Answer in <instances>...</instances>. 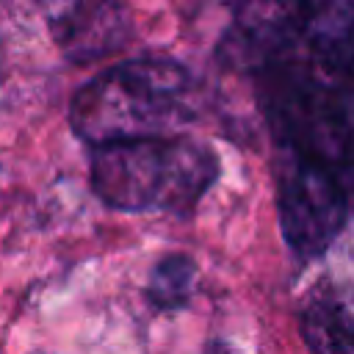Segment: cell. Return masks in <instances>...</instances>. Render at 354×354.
Segmentation results:
<instances>
[{
    "instance_id": "obj_3",
    "label": "cell",
    "mask_w": 354,
    "mask_h": 354,
    "mask_svg": "<svg viewBox=\"0 0 354 354\" xmlns=\"http://www.w3.org/2000/svg\"><path fill=\"white\" fill-rule=\"evenodd\" d=\"M218 177L216 152L191 136H155L94 147L91 188L116 210H191Z\"/></svg>"
},
{
    "instance_id": "obj_2",
    "label": "cell",
    "mask_w": 354,
    "mask_h": 354,
    "mask_svg": "<svg viewBox=\"0 0 354 354\" xmlns=\"http://www.w3.org/2000/svg\"><path fill=\"white\" fill-rule=\"evenodd\" d=\"M191 75L174 61H124L77 88L69 124L91 147L174 136L191 119Z\"/></svg>"
},
{
    "instance_id": "obj_9",
    "label": "cell",
    "mask_w": 354,
    "mask_h": 354,
    "mask_svg": "<svg viewBox=\"0 0 354 354\" xmlns=\"http://www.w3.org/2000/svg\"><path fill=\"white\" fill-rule=\"evenodd\" d=\"M194 279H196V266L191 257L185 254H169L163 257L149 277V299L163 307V310H174L183 307L194 290Z\"/></svg>"
},
{
    "instance_id": "obj_5",
    "label": "cell",
    "mask_w": 354,
    "mask_h": 354,
    "mask_svg": "<svg viewBox=\"0 0 354 354\" xmlns=\"http://www.w3.org/2000/svg\"><path fill=\"white\" fill-rule=\"evenodd\" d=\"M301 30L304 0H238L218 41V58L230 69L260 75L293 58L301 47Z\"/></svg>"
},
{
    "instance_id": "obj_8",
    "label": "cell",
    "mask_w": 354,
    "mask_h": 354,
    "mask_svg": "<svg viewBox=\"0 0 354 354\" xmlns=\"http://www.w3.org/2000/svg\"><path fill=\"white\" fill-rule=\"evenodd\" d=\"M301 337L310 354H354V315L340 304L315 301L301 315Z\"/></svg>"
},
{
    "instance_id": "obj_6",
    "label": "cell",
    "mask_w": 354,
    "mask_h": 354,
    "mask_svg": "<svg viewBox=\"0 0 354 354\" xmlns=\"http://www.w3.org/2000/svg\"><path fill=\"white\" fill-rule=\"evenodd\" d=\"M53 28L75 61L100 58L116 50L130 33L119 0H61L53 11Z\"/></svg>"
},
{
    "instance_id": "obj_7",
    "label": "cell",
    "mask_w": 354,
    "mask_h": 354,
    "mask_svg": "<svg viewBox=\"0 0 354 354\" xmlns=\"http://www.w3.org/2000/svg\"><path fill=\"white\" fill-rule=\"evenodd\" d=\"M301 47L321 69L354 80V0H304Z\"/></svg>"
},
{
    "instance_id": "obj_1",
    "label": "cell",
    "mask_w": 354,
    "mask_h": 354,
    "mask_svg": "<svg viewBox=\"0 0 354 354\" xmlns=\"http://www.w3.org/2000/svg\"><path fill=\"white\" fill-rule=\"evenodd\" d=\"M254 77L263 116L279 144L354 183V80L299 58Z\"/></svg>"
},
{
    "instance_id": "obj_4",
    "label": "cell",
    "mask_w": 354,
    "mask_h": 354,
    "mask_svg": "<svg viewBox=\"0 0 354 354\" xmlns=\"http://www.w3.org/2000/svg\"><path fill=\"white\" fill-rule=\"evenodd\" d=\"M277 207L290 249L301 257H315L346 227L351 202L346 180L282 147Z\"/></svg>"
}]
</instances>
